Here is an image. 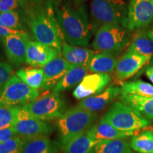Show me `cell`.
<instances>
[{
    "instance_id": "obj_1",
    "label": "cell",
    "mask_w": 153,
    "mask_h": 153,
    "mask_svg": "<svg viewBox=\"0 0 153 153\" xmlns=\"http://www.w3.org/2000/svg\"><path fill=\"white\" fill-rule=\"evenodd\" d=\"M55 18L63 39L72 45L86 46L92 35L85 7L75 8L66 3L58 4L53 1Z\"/></svg>"
},
{
    "instance_id": "obj_2",
    "label": "cell",
    "mask_w": 153,
    "mask_h": 153,
    "mask_svg": "<svg viewBox=\"0 0 153 153\" xmlns=\"http://www.w3.org/2000/svg\"><path fill=\"white\" fill-rule=\"evenodd\" d=\"M28 27L36 41L62 51V36L57 25L52 0H47L45 6L35 5L26 10Z\"/></svg>"
},
{
    "instance_id": "obj_3",
    "label": "cell",
    "mask_w": 153,
    "mask_h": 153,
    "mask_svg": "<svg viewBox=\"0 0 153 153\" xmlns=\"http://www.w3.org/2000/svg\"><path fill=\"white\" fill-rule=\"evenodd\" d=\"M96 115L77 106L67 111L57 122L61 143L63 145L85 133L91 128Z\"/></svg>"
},
{
    "instance_id": "obj_4",
    "label": "cell",
    "mask_w": 153,
    "mask_h": 153,
    "mask_svg": "<svg viewBox=\"0 0 153 153\" xmlns=\"http://www.w3.org/2000/svg\"><path fill=\"white\" fill-rule=\"evenodd\" d=\"M128 27L119 24H105L96 33L92 46L100 53L116 54L127 46L131 41V33Z\"/></svg>"
},
{
    "instance_id": "obj_5",
    "label": "cell",
    "mask_w": 153,
    "mask_h": 153,
    "mask_svg": "<svg viewBox=\"0 0 153 153\" xmlns=\"http://www.w3.org/2000/svg\"><path fill=\"white\" fill-rule=\"evenodd\" d=\"M128 6L125 0H92L91 14L96 26L119 24L128 26Z\"/></svg>"
},
{
    "instance_id": "obj_6",
    "label": "cell",
    "mask_w": 153,
    "mask_h": 153,
    "mask_svg": "<svg viewBox=\"0 0 153 153\" xmlns=\"http://www.w3.org/2000/svg\"><path fill=\"white\" fill-rule=\"evenodd\" d=\"M102 119L122 131H137L147 127L149 120L131 107L115 102Z\"/></svg>"
},
{
    "instance_id": "obj_7",
    "label": "cell",
    "mask_w": 153,
    "mask_h": 153,
    "mask_svg": "<svg viewBox=\"0 0 153 153\" xmlns=\"http://www.w3.org/2000/svg\"><path fill=\"white\" fill-rule=\"evenodd\" d=\"M38 90L32 89L16 74L0 89V106H19L34 100L38 97Z\"/></svg>"
},
{
    "instance_id": "obj_8",
    "label": "cell",
    "mask_w": 153,
    "mask_h": 153,
    "mask_svg": "<svg viewBox=\"0 0 153 153\" xmlns=\"http://www.w3.org/2000/svg\"><path fill=\"white\" fill-rule=\"evenodd\" d=\"M23 108L38 119L46 121L60 118L63 114L65 105L57 92L47 94L23 105Z\"/></svg>"
},
{
    "instance_id": "obj_9",
    "label": "cell",
    "mask_w": 153,
    "mask_h": 153,
    "mask_svg": "<svg viewBox=\"0 0 153 153\" xmlns=\"http://www.w3.org/2000/svg\"><path fill=\"white\" fill-rule=\"evenodd\" d=\"M11 128L18 136L23 138L46 136L53 131L52 127L45 121L36 118L22 106L19 107Z\"/></svg>"
},
{
    "instance_id": "obj_10",
    "label": "cell",
    "mask_w": 153,
    "mask_h": 153,
    "mask_svg": "<svg viewBox=\"0 0 153 153\" xmlns=\"http://www.w3.org/2000/svg\"><path fill=\"white\" fill-rule=\"evenodd\" d=\"M152 22V0H130L127 27L131 31L148 26Z\"/></svg>"
},
{
    "instance_id": "obj_11",
    "label": "cell",
    "mask_w": 153,
    "mask_h": 153,
    "mask_svg": "<svg viewBox=\"0 0 153 153\" xmlns=\"http://www.w3.org/2000/svg\"><path fill=\"white\" fill-rule=\"evenodd\" d=\"M29 35L25 31L9 36L2 41L7 58L11 64L19 66L26 62Z\"/></svg>"
},
{
    "instance_id": "obj_12",
    "label": "cell",
    "mask_w": 153,
    "mask_h": 153,
    "mask_svg": "<svg viewBox=\"0 0 153 153\" xmlns=\"http://www.w3.org/2000/svg\"><path fill=\"white\" fill-rule=\"evenodd\" d=\"M111 76L107 73H94L86 75L75 88L73 96L76 99H84L102 92L110 84Z\"/></svg>"
},
{
    "instance_id": "obj_13",
    "label": "cell",
    "mask_w": 153,
    "mask_h": 153,
    "mask_svg": "<svg viewBox=\"0 0 153 153\" xmlns=\"http://www.w3.org/2000/svg\"><path fill=\"white\" fill-rule=\"evenodd\" d=\"M72 66L60 55L51 60L43 68V81L41 89L43 90L54 89Z\"/></svg>"
},
{
    "instance_id": "obj_14",
    "label": "cell",
    "mask_w": 153,
    "mask_h": 153,
    "mask_svg": "<svg viewBox=\"0 0 153 153\" xmlns=\"http://www.w3.org/2000/svg\"><path fill=\"white\" fill-rule=\"evenodd\" d=\"M60 53L54 48L30 40L28 43L26 62L32 67H44Z\"/></svg>"
},
{
    "instance_id": "obj_15",
    "label": "cell",
    "mask_w": 153,
    "mask_h": 153,
    "mask_svg": "<svg viewBox=\"0 0 153 153\" xmlns=\"http://www.w3.org/2000/svg\"><path fill=\"white\" fill-rule=\"evenodd\" d=\"M150 57L136 53H126L118 60L116 66V74L118 79L125 80L131 77L150 60Z\"/></svg>"
},
{
    "instance_id": "obj_16",
    "label": "cell",
    "mask_w": 153,
    "mask_h": 153,
    "mask_svg": "<svg viewBox=\"0 0 153 153\" xmlns=\"http://www.w3.org/2000/svg\"><path fill=\"white\" fill-rule=\"evenodd\" d=\"M137 131H122L108 123L104 119L98 124L94 125L88 130L89 135L97 141L112 140H120L126 138L132 135H138Z\"/></svg>"
},
{
    "instance_id": "obj_17",
    "label": "cell",
    "mask_w": 153,
    "mask_h": 153,
    "mask_svg": "<svg viewBox=\"0 0 153 153\" xmlns=\"http://www.w3.org/2000/svg\"><path fill=\"white\" fill-rule=\"evenodd\" d=\"M119 94H120V88L110 86L98 94L84 99L78 106L92 113L99 111L116 98Z\"/></svg>"
},
{
    "instance_id": "obj_18",
    "label": "cell",
    "mask_w": 153,
    "mask_h": 153,
    "mask_svg": "<svg viewBox=\"0 0 153 153\" xmlns=\"http://www.w3.org/2000/svg\"><path fill=\"white\" fill-rule=\"evenodd\" d=\"M61 53L62 57L72 65L85 67L88 70L89 62L95 55L92 50L68 43H62Z\"/></svg>"
},
{
    "instance_id": "obj_19",
    "label": "cell",
    "mask_w": 153,
    "mask_h": 153,
    "mask_svg": "<svg viewBox=\"0 0 153 153\" xmlns=\"http://www.w3.org/2000/svg\"><path fill=\"white\" fill-rule=\"evenodd\" d=\"M120 101L139 112L147 119L153 120V97H144L136 95L121 96Z\"/></svg>"
},
{
    "instance_id": "obj_20",
    "label": "cell",
    "mask_w": 153,
    "mask_h": 153,
    "mask_svg": "<svg viewBox=\"0 0 153 153\" xmlns=\"http://www.w3.org/2000/svg\"><path fill=\"white\" fill-rule=\"evenodd\" d=\"M116 55L108 53H99L95 54L89 64V71L94 73H109L116 69L117 64Z\"/></svg>"
},
{
    "instance_id": "obj_21",
    "label": "cell",
    "mask_w": 153,
    "mask_h": 153,
    "mask_svg": "<svg viewBox=\"0 0 153 153\" xmlns=\"http://www.w3.org/2000/svg\"><path fill=\"white\" fill-rule=\"evenodd\" d=\"M23 153H57L47 136L23 138Z\"/></svg>"
},
{
    "instance_id": "obj_22",
    "label": "cell",
    "mask_w": 153,
    "mask_h": 153,
    "mask_svg": "<svg viewBox=\"0 0 153 153\" xmlns=\"http://www.w3.org/2000/svg\"><path fill=\"white\" fill-rule=\"evenodd\" d=\"M89 70L82 66L73 65L67 72L62 80L55 86L53 91L59 93L70 89L76 85H79L86 75Z\"/></svg>"
},
{
    "instance_id": "obj_23",
    "label": "cell",
    "mask_w": 153,
    "mask_h": 153,
    "mask_svg": "<svg viewBox=\"0 0 153 153\" xmlns=\"http://www.w3.org/2000/svg\"><path fill=\"white\" fill-rule=\"evenodd\" d=\"M99 142L93 139L87 131L63 145V153H91Z\"/></svg>"
},
{
    "instance_id": "obj_24",
    "label": "cell",
    "mask_w": 153,
    "mask_h": 153,
    "mask_svg": "<svg viewBox=\"0 0 153 153\" xmlns=\"http://www.w3.org/2000/svg\"><path fill=\"white\" fill-rule=\"evenodd\" d=\"M127 51L151 58L153 55V40L147 31L139 32L134 36Z\"/></svg>"
},
{
    "instance_id": "obj_25",
    "label": "cell",
    "mask_w": 153,
    "mask_h": 153,
    "mask_svg": "<svg viewBox=\"0 0 153 153\" xmlns=\"http://www.w3.org/2000/svg\"><path fill=\"white\" fill-rule=\"evenodd\" d=\"M121 96L136 95L144 97H153V85L143 80H135L123 83L120 88Z\"/></svg>"
},
{
    "instance_id": "obj_26",
    "label": "cell",
    "mask_w": 153,
    "mask_h": 153,
    "mask_svg": "<svg viewBox=\"0 0 153 153\" xmlns=\"http://www.w3.org/2000/svg\"><path fill=\"white\" fill-rule=\"evenodd\" d=\"M16 75L24 83L38 90L41 88L43 81V70L38 68H27L17 70Z\"/></svg>"
},
{
    "instance_id": "obj_27",
    "label": "cell",
    "mask_w": 153,
    "mask_h": 153,
    "mask_svg": "<svg viewBox=\"0 0 153 153\" xmlns=\"http://www.w3.org/2000/svg\"><path fill=\"white\" fill-rule=\"evenodd\" d=\"M91 153H132L128 143L123 140H112L99 142Z\"/></svg>"
},
{
    "instance_id": "obj_28",
    "label": "cell",
    "mask_w": 153,
    "mask_h": 153,
    "mask_svg": "<svg viewBox=\"0 0 153 153\" xmlns=\"http://www.w3.org/2000/svg\"><path fill=\"white\" fill-rule=\"evenodd\" d=\"M131 148L140 153H153V131L148 130L135 135L131 140Z\"/></svg>"
},
{
    "instance_id": "obj_29",
    "label": "cell",
    "mask_w": 153,
    "mask_h": 153,
    "mask_svg": "<svg viewBox=\"0 0 153 153\" xmlns=\"http://www.w3.org/2000/svg\"><path fill=\"white\" fill-rule=\"evenodd\" d=\"M20 106H0V129L11 128Z\"/></svg>"
},
{
    "instance_id": "obj_30",
    "label": "cell",
    "mask_w": 153,
    "mask_h": 153,
    "mask_svg": "<svg viewBox=\"0 0 153 153\" xmlns=\"http://www.w3.org/2000/svg\"><path fill=\"white\" fill-rule=\"evenodd\" d=\"M0 20L7 27L11 29L22 30L23 25L17 11L1 13L0 14Z\"/></svg>"
},
{
    "instance_id": "obj_31",
    "label": "cell",
    "mask_w": 153,
    "mask_h": 153,
    "mask_svg": "<svg viewBox=\"0 0 153 153\" xmlns=\"http://www.w3.org/2000/svg\"><path fill=\"white\" fill-rule=\"evenodd\" d=\"M0 153H23V139L17 136L0 143Z\"/></svg>"
},
{
    "instance_id": "obj_32",
    "label": "cell",
    "mask_w": 153,
    "mask_h": 153,
    "mask_svg": "<svg viewBox=\"0 0 153 153\" xmlns=\"http://www.w3.org/2000/svg\"><path fill=\"white\" fill-rule=\"evenodd\" d=\"M25 7L24 0H0V14Z\"/></svg>"
},
{
    "instance_id": "obj_33",
    "label": "cell",
    "mask_w": 153,
    "mask_h": 153,
    "mask_svg": "<svg viewBox=\"0 0 153 153\" xmlns=\"http://www.w3.org/2000/svg\"><path fill=\"white\" fill-rule=\"evenodd\" d=\"M13 75V70L7 62L0 61V89Z\"/></svg>"
},
{
    "instance_id": "obj_34",
    "label": "cell",
    "mask_w": 153,
    "mask_h": 153,
    "mask_svg": "<svg viewBox=\"0 0 153 153\" xmlns=\"http://www.w3.org/2000/svg\"><path fill=\"white\" fill-rule=\"evenodd\" d=\"M18 136L12 128L0 129V143H2Z\"/></svg>"
},
{
    "instance_id": "obj_35",
    "label": "cell",
    "mask_w": 153,
    "mask_h": 153,
    "mask_svg": "<svg viewBox=\"0 0 153 153\" xmlns=\"http://www.w3.org/2000/svg\"><path fill=\"white\" fill-rule=\"evenodd\" d=\"M24 31V30H14L9 28L8 27L4 25L2 22L0 20V40L3 41L6 38L8 37L9 36L13 35V34H17L21 33V32Z\"/></svg>"
},
{
    "instance_id": "obj_36",
    "label": "cell",
    "mask_w": 153,
    "mask_h": 153,
    "mask_svg": "<svg viewBox=\"0 0 153 153\" xmlns=\"http://www.w3.org/2000/svg\"><path fill=\"white\" fill-rule=\"evenodd\" d=\"M145 74H146L148 79H150L151 82L153 84V65L148 68L146 71H145Z\"/></svg>"
},
{
    "instance_id": "obj_37",
    "label": "cell",
    "mask_w": 153,
    "mask_h": 153,
    "mask_svg": "<svg viewBox=\"0 0 153 153\" xmlns=\"http://www.w3.org/2000/svg\"><path fill=\"white\" fill-rule=\"evenodd\" d=\"M24 1H26L27 2L32 4L33 5H39L43 2V0H24Z\"/></svg>"
},
{
    "instance_id": "obj_38",
    "label": "cell",
    "mask_w": 153,
    "mask_h": 153,
    "mask_svg": "<svg viewBox=\"0 0 153 153\" xmlns=\"http://www.w3.org/2000/svg\"><path fill=\"white\" fill-rule=\"evenodd\" d=\"M148 35L150 36V37L152 38V39L153 40V22H152V24L151 25V26L150 27V28L148 30Z\"/></svg>"
},
{
    "instance_id": "obj_39",
    "label": "cell",
    "mask_w": 153,
    "mask_h": 153,
    "mask_svg": "<svg viewBox=\"0 0 153 153\" xmlns=\"http://www.w3.org/2000/svg\"><path fill=\"white\" fill-rule=\"evenodd\" d=\"M152 1H153V0H152Z\"/></svg>"
}]
</instances>
